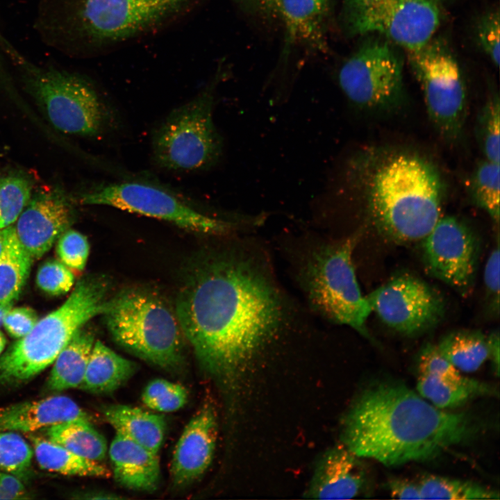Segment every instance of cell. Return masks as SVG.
<instances>
[{
	"label": "cell",
	"mask_w": 500,
	"mask_h": 500,
	"mask_svg": "<svg viewBox=\"0 0 500 500\" xmlns=\"http://www.w3.org/2000/svg\"><path fill=\"white\" fill-rule=\"evenodd\" d=\"M478 44L490 60L498 67L499 64V13L490 11L485 13L476 27Z\"/></svg>",
	"instance_id": "f35d334b"
},
{
	"label": "cell",
	"mask_w": 500,
	"mask_h": 500,
	"mask_svg": "<svg viewBox=\"0 0 500 500\" xmlns=\"http://www.w3.org/2000/svg\"><path fill=\"white\" fill-rule=\"evenodd\" d=\"M422 240L428 273L462 294H467L478 257V244L471 231L454 217H441Z\"/></svg>",
	"instance_id": "9a60e30c"
},
{
	"label": "cell",
	"mask_w": 500,
	"mask_h": 500,
	"mask_svg": "<svg viewBox=\"0 0 500 500\" xmlns=\"http://www.w3.org/2000/svg\"><path fill=\"white\" fill-rule=\"evenodd\" d=\"M249 7L267 17L280 15L279 0H240Z\"/></svg>",
	"instance_id": "ee69618b"
},
{
	"label": "cell",
	"mask_w": 500,
	"mask_h": 500,
	"mask_svg": "<svg viewBox=\"0 0 500 500\" xmlns=\"http://www.w3.org/2000/svg\"><path fill=\"white\" fill-rule=\"evenodd\" d=\"M392 497L399 499H422L419 483L405 478H393L388 483Z\"/></svg>",
	"instance_id": "7bdbcfd3"
},
{
	"label": "cell",
	"mask_w": 500,
	"mask_h": 500,
	"mask_svg": "<svg viewBox=\"0 0 500 500\" xmlns=\"http://www.w3.org/2000/svg\"><path fill=\"white\" fill-rule=\"evenodd\" d=\"M3 231L4 244L0 254V304L17 299L33 261L17 240L14 225Z\"/></svg>",
	"instance_id": "4316f807"
},
{
	"label": "cell",
	"mask_w": 500,
	"mask_h": 500,
	"mask_svg": "<svg viewBox=\"0 0 500 500\" xmlns=\"http://www.w3.org/2000/svg\"><path fill=\"white\" fill-rule=\"evenodd\" d=\"M14 302L0 304V326L3 324V320L6 312L13 306Z\"/></svg>",
	"instance_id": "7dc6e473"
},
{
	"label": "cell",
	"mask_w": 500,
	"mask_h": 500,
	"mask_svg": "<svg viewBox=\"0 0 500 500\" xmlns=\"http://www.w3.org/2000/svg\"><path fill=\"white\" fill-rule=\"evenodd\" d=\"M432 1H435V3H438L439 2L445 1H449V0H432Z\"/></svg>",
	"instance_id": "816d5d0a"
},
{
	"label": "cell",
	"mask_w": 500,
	"mask_h": 500,
	"mask_svg": "<svg viewBox=\"0 0 500 500\" xmlns=\"http://www.w3.org/2000/svg\"><path fill=\"white\" fill-rule=\"evenodd\" d=\"M0 499H7L6 495L0 491Z\"/></svg>",
	"instance_id": "f907efd6"
},
{
	"label": "cell",
	"mask_w": 500,
	"mask_h": 500,
	"mask_svg": "<svg viewBox=\"0 0 500 500\" xmlns=\"http://www.w3.org/2000/svg\"><path fill=\"white\" fill-rule=\"evenodd\" d=\"M142 400L153 410L173 412L186 403L188 391L179 383L156 378L146 385L142 394Z\"/></svg>",
	"instance_id": "e575fe53"
},
{
	"label": "cell",
	"mask_w": 500,
	"mask_h": 500,
	"mask_svg": "<svg viewBox=\"0 0 500 500\" xmlns=\"http://www.w3.org/2000/svg\"><path fill=\"white\" fill-rule=\"evenodd\" d=\"M32 447L18 433L0 432V470L22 477L31 465Z\"/></svg>",
	"instance_id": "836d02e7"
},
{
	"label": "cell",
	"mask_w": 500,
	"mask_h": 500,
	"mask_svg": "<svg viewBox=\"0 0 500 500\" xmlns=\"http://www.w3.org/2000/svg\"><path fill=\"white\" fill-rule=\"evenodd\" d=\"M499 163L486 159L480 161L470 179L469 189L472 199L479 208L488 212L496 223L499 222Z\"/></svg>",
	"instance_id": "4dcf8cb0"
},
{
	"label": "cell",
	"mask_w": 500,
	"mask_h": 500,
	"mask_svg": "<svg viewBox=\"0 0 500 500\" xmlns=\"http://www.w3.org/2000/svg\"><path fill=\"white\" fill-rule=\"evenodd\" d=\"M500 100L499 94L489 96L479 110L475 126L478 144L485 159L499 163L500 161Z\"/></svg>",
	"instance_id": "1f68e13d"
},
{
	"label": "cell",
	"mask_w": 500,
	"mask_h": 500,
	"mask_svg": "<svg viewBox=\"0 0 500 500\" xmlns=\"http://www.w3.org/2000/svg\"><path fill=\"white\" fill-rule=\"evenodd\" d=\"M74 219L72 200L59 189L33 194L14 225L20 244L34 260L42 258Z\"/></svg>",
	"instance_id": "2e32d148"
},
{
	"label": "cell",
	"mask_w": 500,
	"mask_h": 500,
	"mask_svg": "<svg viewBox=\"0 0 500 500\" xmlns=\"http://www.w3.org/2000/svg\"><path fill=\"white\" fill-rule=\"evenodd\" d=\"M4 52L51 124L67 134L96 136L113 124L110 108L94 86L77 74L33 64L6 40Z\"/></svg>",
	"instance_id": "8992f818"
},
{
	"label": "cell",
	"mask_w": 500,
	"mask_h": 500,
	"mask_svg": "<svg viewBox=\"0 0 500 500\" xmlns=\"http://www.w3.org/2000/svg\"><path fill=\"white\" fill-rule=\"evenodd\" d=\"M194 1L75 0L73 27L92 42H117L156 27Z\"/></svg>",
	"instance_id": "7c38bea8"
},
{
	"label": "cell",
	"mask_w": 500,
	"mask_h": 500,
	"mask_svg": "<svg viewBox=\"0 0 500 500\" xmlns=\"http://www.w3.org/2000/svg\"><path fill=\"white\" fill-rule=\"evenodd\" d=\"M344 445L326 451L318 462L306 496L316 499H349L358 495L365 483L363 469Z\"/></svg>",
	"instance_id": "ac0fdd59"
},
{
	"label": "cell",
	"mask_w": 500,
	"mask_h": 500,
	"mask_svg": "<svg viewBox=\"0 0 500 500\" xmlns=\"http://www.w3.org/2000/svg\"><path fill=\"white\" fill-rule=\"evenodd\" d=\"M372 308L388 327L408 335L434 326L444 311L440 296L411 275L396 276L367 295Z\"/></svg>",
	"instance_id": "5bb4252c"
},
{
	"label": "cell",
	"mask_w": 500,
	"mask_h": 500,
	"mask_svg": "<svg viewBox=\"0 0 500 500\" xmlns=\"http://www.w3.org/2000/svg\"><path fill=\"white\" fill-rule=\"evenodd\" d=\"M6 338L3 333L0 331V356L3 353L6 345Z\"/></svg>",
	"instance_id": "c3c4849f"
},
{
	"label": "cell",
	"mask_w": 500,
	"mask_h": 500,
	"mask_svg": "<svg viewBox=\"0 0 500 500\" xmlns=\"http://www.w3.org/2000/svg\"><path fill=\"white\" fill-rule=\"evenodd\" d=\"M214 91V84H210L156 126L151 149L158 166L193 172L210 168L219 161L223 142L213 121Z\"/></svg>",
	"instance_id": "52a82bcc"
},
{
	"label": "cell",
	"mask_w": 500,
	"mask_h": 500,
	"mask_svg": "<svg viewBox=\"0 0 500 500\" xmlns=\"http://www.w3.org/2000/svg\"><path fill=\"white\" fill-rule=\"evenodd\" d=\"M81 499H122V497H118L115 494L103 492H88L87 493H83Z\"/></svg>",
	"instance_id": "bcb514c9"
},
{
	"label": "cell",
	"mask_w": 500,
	"mask_h": 500,
	"mask_svg": "<svg viewBox=\"0 0 500 500\" xmlns=\"http://www.w3.org/2000/svg\"><path fill=\"white\" fill-rule=\"evenodd\" d=\"M422 499H499V492L469 481L428 475L418 483Z\"/></svg>",
	"instance_id": "f546056e"
},
{
	"label": "cell",
	"mask_w": 500,
	"mask_h": 500,
	"mask_svg": "<svg viewBox=\"0 0 500 500\" xmlns=\"http://www.w3.org/2000/svg\"><path fill=\"white\" fill-rule=\"evenodd\" d=\"M1 38H2V36L0 35V48H1Z\"/></svg>",
	"instance_id": "f5cc1de1"
},
{
	"label": "cell",
	"mask_w": 500,
	"mask_h": 500,
	"mask_svg": "<svg viewBox=\"0 0 500 500\" xmlns=\"http://www.w3.org/2000/svg\"><path fill=\"white\" fill-rule=\"evenodd\" d=\"M341 90L354 106L384 109L397 103L403 92V65L387 43L372 41L360 47L338 73Z\"/></svg>",
	"instance_id": "4fadbf2b"
},
{
	"label": "cell",
	"mask_w": 500,
	"mask_h": 500,
	"mask_svg": "<svg viewBox=\"0 0 500 500\" xmlns=\"http://www.w3.org/2000/svg\"><path fill=\"white\" fill-rule=\"evenodd\" d=\"M407 52L429 117L442 136L455 140L462 131L467 110L466 88L457 60L444 43L432 39Z\"/></svg>",
	"instance_id": "8fae6325"
},
{
	"label": "cell",
	"mask_w": 500,
	"mask_h": 500,
	"mask_svg": "<svg viewBox=\"0 0 500 500\" xmlns=\"http://www.w3.org/2000/svg\"><path fill=\"white\" fill-rule=\"evenodd\" d=\"M417 390L429 403L442 410L456 408L479 396L495 394L492 387L477 380L464 377L453 381L424 374L419 375Z\"/></svg>",
	"instance_id": "484cf974"
},
{
	"label": "cell",
	"mask_w": 500,
	"mask_h": 500,
	"mask_svg": "<svg viewBox=\"0 0 500 500\" xmlns=\"http://www.w3.org/2000/svg\"><path fill=\"white\" fill-rule=\"evenodd\" d=\"M40 467L66 476L108 477V469L98 461L80 456L47 438L28 435Z\"/></svg>",
	"instance_id": "d4e9b609"
},
{
	"label": "cell",
	"mask_w": 500,
	"mask_h": 500,
	"mask_svg": "<svg viewBox=\"0 0 500 500\" xmlns=\"http://www.w3.org/2000/svg\"><path fill=\"white\" fill-rule=\"evenodd\" d=\"M78 201L153 217L201 234L223 235L235 228L231 222L203 214L173 193L150 183H100L79 194Z\"/></svg>",
	"instance_id": "30bf717a"
},
{
	"label": "cell",
	"mask_w": 500,
	"mask_h": 500,
	"mask_svg": "<svg viewBox=\"0 0 500 500\" xmlns=\"http://www.w3.org/2000/svg\"><path fill=\"white\" fill-rule=\"evenodd\" d=\"M443 356L460 372H474L490 358V340L478 331H458L437 344Z\"/></svg>",
	"instance_id": "f1b7e54d"
},
{
	"label": "cell",
	"mask_w": 500,
	"mask_h": 500,
	"mask_svg": "<svg viewBox=\"0 0 500 500\" xmlns=\"http://www.w3.org/2000/svg\"><path fill=\"white\" fill-rule=\"evenodd\" d=\"M58 240L56 253L60 261L72 271H83L90 252L87 238L77 231L67 229Z\"/></svg>",
	"instance_id": "d590c367"
},
{
	"label": "cell",
	"mask_w": 500,
	"mask_h": 500,
	"mask_svg": "<svg viewBox=\"0 0 500 500\" xmlns=\"http://www.w3.org/2000/svg\"><path fill=\"white\" fill-rule=\"evenodd\" d=\"M474 426L465 413L440 409L403 383L372 384L343 423V445L358 458L387 467L433 459L469 439Z\"/></svg>",
	"instance_id": "7a4b0ae2"
},
{
	"label": "cell",
	"mask_w": 500,
	"mask_h": 500,
	"mask_svg": "<svg viewBox=\"0 0 500 500\" xmlns=\"http://www.w3.org/2000/svg\"><path fill=\"white\" fill-rule=\"evenodd\" d=\"M279 3L288 39L322 49L329 0H279Z\"/></svg>",
	"instance_id": "603a6c76"
},
{
	"label": "cell",
	"mask_w": 500,
	"mask_h": 500,
	"mask_svg": "<svg viewBox=\"0 0 500 500\" xmlns=\"http://www.w3.org/2000/svg\"><path fill=\"white\" fill-rule=\"evenodd\" d=\"M217 435L215 412L211 406H203L187 424L174 448L171 476L175 485H188L207 470L214 456Z\"/></svg>",
	"instance_id": "e0dca14e"
},
{
	"label": "cell",
	"mask_w": 500,
	"mask_h": 500,
	"mask_svg": "<svg viewBox=\"0 0 500 500\" xmlns=\"http://www.w3.org/2000/svg\"><path fill=\"white\" fill-rule=\"evenodd\" d=\"M341 22L349 35L376 33L410 51L432 39L440 12L432 0H342Z\"/></svg>",
	"instance_id": "9c48e42d"
},
{
	"label": "cell",
	"mask_w": 500,
	"mask_h": 500,
	"mask_svg": "<svg viewBox=\"0 0 500 500\" xmlns=\"http://www.w3.org/2000/svg\"><path fill=\"white\" fill-rule=\"evenodd\" d=\"M108 455L114 478L119 485L138 491L156 490L160 476L158 453L116 433Z\"/></svg>",
	"instance_id": "ffe728a7"
},
{
	"label": "cell",
	"mask_w": 500,
	"mask_h": 500,
	"mask_svg": "<svg viewBox=\"0 0 500 500\" xmlns=\"http://www.w3.org/2000/svg\"><path fill=\"white\" fill-rule=\"evenodd\" d=\"M33 194L32 182L20 174L0 177V229L13 225Z\"/></svg>",
	"instance_id": "d6a6232c"
},
{
	"label": "cell",
	"mask_w": 500,
	"mask_h": 500,
	"mask_svg": "<svg viewBox=\"0 0 500 500\" xmlns=\"http://www.w3.org/2000/svg\"><path fill=\"white\" fill-rule=\"evenodd\" d=\"M73 420L90 421V417L66 396H49L0 408V432L29 434Z\"/></svg>",
	"instance_id": "d6986e66"
},
{
	"label": "cell",
	"mask_w": 500,
	"mask_h": 500,
	"mask_svg": "<svg viewBox=\"0 0 500 500\" xmlns=\"http://www.w3.org/2000/svg\"><path fill=\"white\" fill-rule=\"evenodd\" d=\"M499 258L498 240L497 247L491 252L484 269L485 285L497 308L499 303Z\"/></svg>",
	"instance_id": "60d3db41"
},
{
	"label": "cell",
	"mask_w": 500,
	"mask_h": 500,
	"mask_svg": "<svg viewBox=\"0 0 500 500\" xmlns=\"http://www.w3.org/2000/svg\"><path fill=\"white\" fill-rule=\"evenodd\" d=\"M136 370L134 362L97 340L92 348L79 388L95 394L110 393L131 378Z\"/></svg>",
	"instance_id": "7402d4cb"
},
{
	"label": "cell",
	"mask_w": 500,
	"mask_h": 500,
	"mask_svg": "<svg viewBox=\"0 0 500 500\" xmlns=\"http://www.w3.org/2000/svg\"><path fill=\"white\" fill-rule=\"evenodd\" d=\"M290 311L265 268L236 251L198 266L178 295L175 313L202 368L228 381L291 327Z\"/></svg>",
	"instance_id": "6da1fadb"
},
{
	"label": "cell",
	"mask_w": 500,
	"mask_h": 500,
	"mask_svg": "<svg viewBox=\"0 0 500 500\" xmlns=\"http://www.w3.org/2000/svg\"><path fill=\"white\" fill-rule=\"evenodd\" d=\"M20 478L12 473L0 470V491L6 495L7 499L29 498L27 490Z\"/></svg>",
	"instance_id": "b9f144b4"
},
{
	"label": "cell",
	"mask_w": 500,
	"mask_h": 500,
	"mask_svg": "<svg viewBox=\"0 0 500 500\" xmlns=\"http://www.w3.org/2000/svg\"><path fill=\"white\" fill-rule=\"evenodd\" d=\"M73 272L62 262L49 260L39 268L36 275L38 286L47 294L59 295L67 293L73 287Z\"/></svg>",
	"instance_id": "8d00e7d4"
},
{
	"label": "cell",
	"mask_w": 500,
	"mask_h": 500,
	"mask_svg": "<svg viewBox=\"0 0 500 500\" xmlns=\"http://www.w3.org/2000/svg\"><path fill=\"white\" fill-rule=\"evenodd\" d=\"M366 189L372 221L394 241L423 240L441 217V178L420 157L404 153L391 157L375 169Z\"/></svg>",
	"instance_id": "3957f363"
},
{
	"label": "cell",
	"mask_w": 500,
	"mask_h": 500,
	"mask_svg": "<svg viewBox=\"0 0 500 500\" xmlns=\"http://www.w3.org/2000/svg\"><path fill=\"white\" fill-rule=\"evenodd\" d=\"M108 291L106 278L80 280L60 307L38 319L29 333L0 356V388L22 385L53 364L78 330L103 315Z\"/></svg>",
	"instance_id": "277c9868"
},
{
	"label": "cell",
	"mask_w": 500,
	"mask_h": 500,
	"mask_svg": "<svg viewBox=\"0 0 500 500\" xmlns=\"http://www.w3.org/2000/svg\"><path fill=\"white\" fill-rule=\"evenodd\" d=\"M358 236L314 251L303 270L306 293L317 311L368 338L366 323L372 308L360 290L352 260Z\"/></svg>",
	"instance_id": "ba28073f"
},
{
	"label": "cell",
	"mask_w": 500,
	"mask_h": 500,
	"mask_svg": "<svg viewBox=\"0 0 500 500\" xmlns=\"http://www.w3.org/2000/svg\"><path fill=\"white\" fill-rule=\"evenodd\" d=\"M4 244V231L3 229H0V254L3 250Z\"/></svg>",
	"instance_id": "681fc988"
},
{
	"label": "cell",
	"mask_w": 500,
	"mask_h": 500,
	"mask_svg": "<svg viewBox=\"0 0 500 500\" xmlns=\"http://www.w3.org/2000/svg\"><path fill=\"white\" fill-rule=\"evenodd\" d=\"M103 315L121 347L164 369L181 367L183 333L176 313L156 294L139 289L122 291L107 301Z\"/></svg>",
	"instance_id": "5b68a950"
},
{
	"label": "cell",
	"mask_w": 500,
	"mask_h": 500,
	"mask_svg": "<svg viewBox=\"0 0 500 500\" xmlns=\"http://www.w3.org/2000/svg\"><path fill=\"white\" fill-rule=\"evenodd\" d=\"M83 328L75 333L54 360L46 384L50 392H58L81 385L94 343L92 333Z\"/></svg>",
	"instance_id": "cb8c5ba5"
},
{
	"label": "cell",
	"mask_w": 500,
	"mask_h": 500,
	"mask_svg": "<svg viewBox=\"0 0 500 500\" xmlns=\"http://www.w3.org/2000/svg\"><path fill=\"white\" fill-rule=\"evenodd\" d=\"M489 337L490 351V358L493 362L494 372L499 375V335L498 333H493Z\"/></svg>",
	"instance_id": "f6af8a7d"
},
{
	"label": "cell",
	"mask_w": 500,
	"mask_h": 500,
	"mask_svg": "<svg viewBox=\"0 0 500 500\" xmlns=\"http://www.w3.org/2000/svg\"><path fill=\"white\" fill-rule=\"evenodd\" d=\"M38 319L36 312L29 307H12L5 315L2 325L10 335L20 339L31 332Z\"/></svg>",
	"instance_id": "ab89813d"
},
{
	"label": "cell",
	"mask_w": 500,
	"mask_h": 500,
	"mask_svg": "<svg viewBox=\"0 0 500 500\" xmlns=\"http://www.w3.org/2000/svg\"><path fill=\"white\" fill-rule=\"evenodd\" d=\"M419 374L428 375L444 380L458 381L463 379L460 371L440 352L435 344H427L418 358Z\"/></svg>",
	"instance_id": "74e56055"
},
{
	"label": "cell",
	"mask_w": 500,
	"mask_h": 500,
	"mask_svg": "<svg viewBox=\"0 0 500 500\" xmlns=\"http://www.w3.org/2000/svg\"><path fill=\"white\" fill-rule=\"evenodd\" d=\"M101 412L116 433L158 453L165 431L163 416L122 404L103 406Z\"/></svg>",
	"instance_id": "44dd1931"
},
{
	"label": "cell",
	"mask_w": 500,
	"mask_h": 500,
	"mask_svg": "<svg viewBox=\"0 0 500 500\" xmlns=\"http://www.w3.org/2000/svg\"><path fill=\"white\" fill-rule=\"evenodd\" d=\"M44 429L47 438L80 456L98 462L106 457V440L90 421H68Z\"/></svg>",
	"instance_id": "83f0119b"
}]
</instances>
